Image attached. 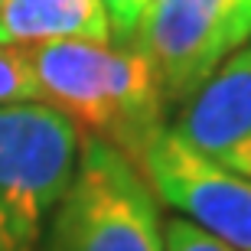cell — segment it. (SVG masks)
<instances>
[{
    "label": "cell",
    "instance_id": "6da1fadb",
    "mask_svg": "<svg viewBox=\"0 0 251 251\" xmlns=\"http://www.w3.org/2000/svg\"><path fill=\"white\" fill-rule=\"evenodd\" d=\"M39 98L75 127L111 144L140 170L163 130V95L157 75L134 46L56 39L26 46Z\"/></svg>",
    "mask_w": 251,
    "mask_h": 251
},
{
    "label": "cell",
    "instance_id": "7a4b0ae2",
    "mask_svg": "<svg viewBox=\"0 0 251 251\" xmlns=\"http://www.w3.org/2000/svg\"><path fill=\"white\" fill-rule=\"evenodd\" d=\"M43 251H167L147 176L118 147L82 134L72 183L49 215Z\"/></svg>",
    "mask_w": 251,
    "mask_h": 251
},
{
    "label": "cell",
    "instance_id": "3957f363",
    "mask_svg": "<svg viewBox=\"0 0 251 251\" xmlns=\"http://www.w3.org/2000/svg\"><path fill=\"white\" fill-rule=\"evenodd\" d=\"M78 127L52 104L0 108V251H36L78 160Z\"/></svg>",
    "mask_w": 251,
    "mask_h": 251
},
{
    "label": "cell",
    "instance_id": "277c9868",
    "mask_svg": "<svg viewBox=\"0 0 251 251\" xmlns=\"http://www.w3.org/2000/svg\"><path fill=\"white\" fill-rule=\"evenodd\" d=\"M248 36L251 0H150L130 46L150 62L163 101L183 104Z\"/></svg>",
    "mask_w": 251,
    "mask_h": 251
},
{
    "label": "cell",
    "instance_id": "5b68a950",
    "mask_svg": "<svg viewBox=\"0 0 251 251\" xmlns=\"http://www.w3.org/2000/svg\"><path fill=\"white\" fill-rule=\"evenodd\" d=\"M153 196L235 251H251V179L205 160L173 130H160L140 163Z\"/></svg>",
    "mask_w": 251,
    "mask_h": 251
},
{
    "label": "cell",
    "instance_id": "8992f818",
    "mask_svg": "<svg viewBox=\"0 0 251 251\" xmlns=\"http://www.w3.org/2000/svg\"><path fill=\"white\" fill-rule=\"evenodd\" d=\"M170 130L205 160L251 179V46L228 56L212 78L183 101Z\"/></svg>",
    "mask_w": 251,
    "mask_h": 251
},
{
    "label": "cell",
    "instance_id": "52a82bcc",
    "mask_svg": "<svg viewBox=\"0 0 251 251\" xmlns=\"http://www.w3.org/2000/svg\"><path fill=\"white\" fill-rule=\"evenodd\" d=\"M108 43L111 26L101 0H0V43Z\"/></svg>",
    "mask_w": 251,
    "mask_h": 251
},
{
    "label": "cell",
    "instance_id": "ba28073f",
    "mask_svg": "<svg viewBox=\"0 0 251 251\" xmlns=\"http://www.w3.org/2000/svg\"><path fill=\"white\" fill-rule=\"evenodd\" d=\"M23 101H43L39 82L33 75V65H29V52L26 46L0 43V108Z\"/></svg>",
    "mask_w": 251,
    "mask_h": 251
},
{
    "label": "cell",
    "instance_id": "9c48e42d",
    "mask_svg": "<svg viewBox=\"0 0 251 251\" xmlns=\"http://www.w3.org/2000/svg\"><path fill=\"white\" fill-rule=\"evenodd\" d=\"M163 248L167 251H235L225 242H219L215 235H209L205 228H199L189 219H173L163 228Z\"/></svg>",
    "mask_w": 251,
    "mask_h": 251
},
{
    "label": "cell",
    "instance_id": "30bf717a",
    "mask_svg": "<svg viewBox=\"0 0 251 251\" xmlns=\"http://www.w3.org/2000/svg\"><path fill=\"white\" fill-rule=\"evenodd\" d=\"M104 13H108V26H111V36H118V43L130 46L134 36H137V26L144 13H147L150 0H101Z\"/></svg>",
    "mask_w": 251,
    "mask_h": 251
}]
</instances>
